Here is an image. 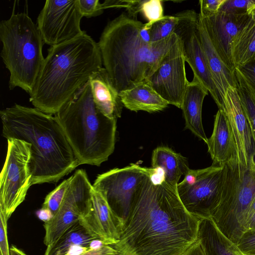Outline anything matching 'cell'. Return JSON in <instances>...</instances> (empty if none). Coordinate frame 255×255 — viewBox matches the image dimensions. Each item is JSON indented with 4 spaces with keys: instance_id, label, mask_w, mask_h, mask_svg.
Returning <instances> with one entry per match:
<instances>
[{
    "instance_id": "33",
    "label": "cell",
    "mask_w": 255,
    "mask_h": 255,
    "mask_svg": "<svg viewBox=\"0 0 255 255\" xmlns=\"http://www.w3.org/2000/svg\"><path fill=\"white\" fill-rule=\"evenodd\" d=\"M255 3V0H226L219 11L235 14L246 13Z\"/></svg>"
},
{
    "instance_id": "32",
    "label": "cell",
    "mask_w": 255,
    "mask_h": 255,
    "mask_svg": "<svg viewBox=\"0 0 255 255\" xmlns=\"http://www.w3.org/2000/svg\"><path fill=\"white\" fill-rule=\"evenodd\" d=\"M239 73L255 99V59L243 65L236 66Z\"/></svg>"
},
{
    "instance_id": "5",
    "label": "cell",
    "mask_w": 255,
    "mask_h": 255,
    "mask_svg": "<svg viewBox=\"0 0 255 255\" xmlns=\"http://www.w3.org/2000/svg\"><path fill=\"white\" fill-rule=\"evenodd\" d=\"M54 116L79 165L99 166L114 152L117 120L107 118L97 108L89 80Z\"/></svg>"
},
{
    "instance_id": "28",
    "label": "cell",
    "mask_w": 255,
    "mask_h": 255,
    "mask_svg": "<svg viewBox=\"0 0 255 255\" xmlns=\"http://www.w3.org/2000/svg\"><path fill=\"white\" fill-rule=\"evenodd\" d=\"M178 13L163 16L154 22L149 30L150 41L155 42L165 39L174 33L179 22Z\"/></svg>"
},
{
    "instance_id": "31",
    "label": "cell",
    "mask_w": 255,
    "mask_h": 255,
    "mask_svg": "<svg viewBox=\"0 0 255 255\" xmlns=\"http://www.w3.org/2000/svg\"><path fill=\"white\" fill-rule=\"evenodd\" d=\"M140 12L148 20L147 25L151 26L154 22L164 16L162 1L160 0H142Z\"/></svg>"
},
{
    "instance_id": "40",
    "label": "cell",
    "mask_w": 255,
    "mask_h": 255,
    "mask_svg": "<svg viewBox=\"0 0 255 255\" xmlns=\"http://www.w3.org/2000/svg\"><path fill=\"white\" fill-rule=\"evenodd\" d=\"M36 215L39 219L44 223L49 221L53 217L52 213L50 210L43 207L37 211Z\"/></svg>"
},
{
    "instance_id": "30",
    "label": "cell",
    "mask_w": 255,
    "mask_h": 255,
    "mask_svg": "<svg viewBox=\"0 0 255 255\" xmlns=\"http://www.w3.org/2000/svg\"><path fill=\"white\" fill-rule=\"evenodd\" d=\"M72 175L63 181L46 196L42 207L50 210L53 216L57 213L66 195Z\"/></svg>"
},
{
    "instance_id": "15",
    "label": "cell",
    "mask_w": 255,
    "mask_h": 255,
    "mask_svg": "<svg viewBox=\"0 0 255 255\" xmlns=\"http://www.w3.org/2000/svg\"><path fill=\"white\" fill-rule=\"evenodd\" d=\"M218 108L230 124L239 163L248 167L252 156L255 153V144L236 88L227 89Z\"/></svg>"
},
{
    "instance_id": "11",
    "label": "cell",
    "mask_w": 255,
    "mask_h": 255,
    "mask_svg": "<svg viewBox=\"0 0 255 255\" xmlns=\"http://www.w3.org/2000/svg\"><path fill=\"white\" fill-rule=\"evenodd\" d=\"M83 15L78 0H47L37 19L43 42L50 46L83 34L80 22Z\"/></svg>"
},
{
    "instance_id": "20",
    "label": "cell",
    "mask_w": 255,
    "mask_h": 255,
    "mask_svg": "<svg viewBox=\"0 0 255 255\" xmlns=\"http://www.w3.org/2000/svg\"><path fill=\"white\" fill-rule=\"evenodd\" d=\"M94 103L106 117L117 120L121 117L123 104L104 68L94 72L89 79Z\"/></svg>"
},
{
    "instance_id": "42",
    "label": "cell",
    "mask_w": 255,
    "mask_h": 255,
    "mask_svg": "<svg viewBox=\"0 0 255 255\" xmlns=\"http://www.w3.org/2000/svg\"><path fill=\"white\" fill-rule=\"evenodd\" d=\"M10 255H27L21 250L15 246H12L10 248Z\"/></svg>"
},
{
    "instance_id": "6",
    "label": "cell",
    "mask_w": 255,
    "mask_h": 255,
    "mask_svg": "<svg viewBox=\"0 0 255 255\" xmlns=\"http://www.w3.org/2000/svg\"><path fill=\"white\" fill-rule=\"evenodd\" d=\"M12 12L0 23V56L10 73L9 89L19 87L30 94L44 60V42L37 24L26 13Z\"/></svg>"
},
{
    "instance_id": "34",
    "label": "cell",
    "mask_w": 255,
    "mask_h": 255,
    "mask_svg": "<svg viewBox=\"0 0 255 255\" xmlns=\"http://www.w3.org/2000/svg\"><path fill=\"white\" fill-rule=\"evenodd\" d=\"M78 4L83 16L87 18L99 16L104 10L99 0H78Z\"/></svg>"
},
{
    "instance_id": "18",
    "label": "cell",
    "mask_w": 255,
    "mask_h": 255,
    "mask_svg": "<svg viewBox=\"0 0 255 255\" xmlns=\"http://www.w3.org/2000/svg\"><path fill=\"white\" fill-rule=\"evenodd\" d=\"M197 32L221 102L228 88H237L238 83L235 70L226 64L218 52L199 13Z\"/></svg>"
},
{
    "instance_id": "10",
    "label": "cell",
    "mask_w": 255,
    "mask_h": 255,
    "mask_svg": "<svg viewBox=\"0 0 255 255\" xmlns=\"http://www.w3.org/2000/svg\"><path fill=\"white\" fill-rule=\"evenodd\" d=\"M223 166L189 169L177 185L178 196L187 211L201 219L211 218L218 202Z\"/></svg>"
},
{
    "instance_id": "27",
    "label": "cell",
    "mask_w": 255,
    "mask_h": 255,
    "mask_svg": "<svg viewBox=\"0 0 255 255\" xmlns=\"http://www.w3.org/2000/svg\"><path fill=\"white\" fill-rule=\"evenodd\" d=\"M237 90L255 144V99L239 73L235 69Z\"/></svg>"
},
{
    "instance_id": "8",
    "label": "cell",
    "mask_w": 255,
    "mask_h": 255,
    "mask_svg": "<svg viewBox=\"0 0 255 255\" xmlns=\"http://www.w3.org/2000/svg\"><path fill=\"white\" fill-rule=\"evenodd\" d=\"M131 163L99 174L93 187L105 198L122 228L146 178L154 171Z\"/></svg>"
},
{
    "instance_id": "37",
    "label": "cell",
    "mask_w": 255,
    "mask_h": 255,
    "mask_svg": "<svg viewBox=\"0 0 255 255\" xmlns=\"http://www.w3.org/2000/svg\"><path fill=\"white\" fill-rule=\"evenodd\" d=\"M0 255H10L7 239V220L0 212Z\"/></svg>"
},
{
    "instance_id": "24",
    "label": "cell",
    "mask_w": 255,
    "mask_h": 255,
    "mask_svg": "<svg viewBox=\"0 0 255 255\" xmlns=\"http://www.w3.org/2000/svg\"><path fill=\"white\" fill-rule=\"evenodd\" d=\"M151 168L160 169L165 182L174 187H177L181 176H185L190 169L185 157L166 146H159L154 149Z\"/></svg>"
},
{
    "instance_id": "41",
    "label": "cell",
    "mask_w": 255,
    "mask_h": 255,
    "mask_svg": "<svg viewBox=\"0 0 255 255\" xmlns=\"http://www.w3.org/2000/svg\"><path fill=\"white\" fill-rule=\"evenodd\" d=\"M184 255H205L200 245L196 241L186 252Z\"/></svg>"
},
{
    "instance_id": "39",
    "label": "cell",
    "mask_w": 255,
    "mask_h": 255,
    "mask_svg": "<svg viewBox=\"0 0 255 255\" xmlns=\"http://www.w3.org/2000/svg\"><path fill=\"white\" fill-rule=\"evenodd\" d=\"M142 0H125L126 12L133 17H137V14L140 12V6Z\"/></svg>"
},
{
    "instance_id": "26",
    "label": "cell",
    "mask_w": 255,
    "mask_h": 255,
    "mask_svg": "<svg viewBox=\"0 0 255 255\" xmlns=\"http://www.w3.org/2000/svg\"><path fill=\"white\" fill-rule=\"evenodd\" d=\"M232 56L235 68L255 59V21L250 17L234 41Z\"/></svg>"
},
{
    "instance_id": "35",
    "label": "cell",
    "mask_w": 255,
    "mask_h": 255,
    "mask_svg": "<svg viewBox=\"0 0 255 255\" xmlns=\"http://www.w3.org/2000/svg\"><path fill=\"white\" fill-rule=\"evenodd\" d=\"M237 246L245 255H255V229L246 231Z\"/></svg>"
},
{
    "instance_id": "21",
    "label": "cell",
    "mask_w": 255,
    "mask_h": 255,
    "mask_svg": "<svg viewBox=\"0 0 255 255\" xmlns=\"http://www.w3.org/2000/svg\"><path fill=\"white\" fill-rule=\"evenodd\" d=\"M208 90L195 76L189 82L183 99L181 109L185 121V128L190 130L206 144L208 138L204 130L202 109L204 99L208 95Z\"/></svg>"
},
{
    "instance_id": "17",
    "label": "cell",
    "mask_w": 255,
    "mask_h": 255,
    "mask_svg": "<svg viewBox=\"0 0 255 255\" xmlns=\"http://www.w3.org/2000/svg\"><path fill=\"white\" fill-rule=\"evenodd\" d=\"M79 222L91 234L109 242L112 246L119 240L122 225L103 196L94 188L91 202Z\"/></svg>"
},
{
    "instance_id": "29",
    "label": "cell",
    "mask_w": 255,
    "mask_h": 255,
    "mask_svg": "<svg viewBox=\"0 0 255 255\" xmlns=\"http://www.w3.org/2000/svg\"><path fill=\"white\" fill-rule=\"evenodd\" d=\"M108 241L97 239L89 246H74L65 255H118V252Z\"/></svg>"
},
{
    "instance_id": "2",
    "label": "cell",
    "mask_w": 255,
    "mask_h": 255,
    "mask_svg": "<svg viewBox=\"0 0 255 255\" xmlns=\"http://www.w3.org/2000/svg\"><path fill=\"white\" fill-rule=\"evenodd\" d=\"M150 27L124 12L109 21L101 34L98 44L103 64L119 93L146 81L178 39L174 33L151 42Z\"/></svg>"
},
{
    "instance_id": "36",
    "label": "cell",
    "mask_w": 255,
    "mask_h": 255,
    "mask_svg": "<svg viewBox=\"0 0 255 255\" xmlns=\"http://www.w3.org/2000/svg\"><path fill=\"white\" fill-rule=\"evenodd\" d=\"M226 0H200V12L205 16L217 13Z\"/></svg>"
},
{
    "instance_id": "9",
    "label": "cell",
    "mask_w": 255,
    "mask_h": 255,
    "mask_svg": "<svg viewBox=\"0 0 255 255\" xmlns=\"http://www.w3.org/2000/svg\"><path fill=\"white\" fill-rule=\"evenodd\" d=\"M5 160L0 176V212L8 220L24 200L32 185L29 164L31 144L18 139H8Z\"/></svg>"
},
{
    "instance_id": "16",
    "label": "cell",
    "mask_w": 255,
    "mask_h": 255,
    "mask_svg": "<svg viewBox=\"0 0 255 255\" xmlns=\"http://www.w3.org/2000/svg\"><path fill=\"white\" fill-rule=\"evenodd\" d=\"M199 13L218 52L226 64L235 70L232 56L233 42L250 16L247 13L235 14L222 11L209 16Z\"/></svg>"
},
{
    "instance_id": "14",
    "label": "cell",
    "mask_w": 255,
    "mask_h": 255,
    "mask_svg": "<svg viewBox=\"0 0 255 255\" xmlns=\"http://www.w3.org/2000/svg\"><path fill=\"white\" fill-rule=\"evenodd\" d=\"M179 22L174 33L179 38L182 52L186 61L201 84L208 90L218 107V93L208 69L197 32L199 13L194 10L178 12Z\"/></svg>"
},
{
    "instance_id": "1",
    "label": "cell",
    "mask_w": 255,
    "mask_h": 255,
    "mask_svg": "<svg viewBox=\"0 0 255 255\" xmlns=\"http://www.w3.org/2000/svg\"><path fill=\"white\" fill-rule=\"evenodd\" d=\"M200 220L184 207L177 187L154 169L112 246L118 255H184L197 241Z\"/></svg>"
},
{
    "instance_id": "43",
    "label": "cell",
    "mask_w": 255,
    "mask_h": 255,
    "mask_svg": "<svg viewBox=\"0 0 255 255\" xmlns=\"http://www.w3.org/2000/svg\"><path fill=\"white\" fill-rule=\"evenodd\" d=\"M247 13L255 21V3L249 9Z\"/></svg>"
},
{
    "instance_id": "7",
    "label": "cell",
    "mask_w": 255,
    "mask_h": 255,
    "mask_svg": "<svg viewBox=\"0 0 255 255\" xmlns=\"http://www.w3.org/2000/svg\"><path fill=\"white\" fill-rule=\"evenodd\" d=\"M255 197V153L248 167L241 165L238 159L225 164L218 204L211 219L236 245L246 232V216Z\"/></svg>"
},
{
    "instance_id": "25",
    "label": "cell",
    "mask_w": 255,
    "mask_h": 255,
    "mask_svg": "<svg viewBox=\"0 0 255 255\" xmlns=\"http://www.w3.org/2000/svg\"><path fill=\"white\" fill-rule=\"evenodd\" d=\"M99 239L91 234L79 221L69 228L53 244L47 247L44 255H65L76 246H89Z\"/></svg>"
},
{
    "instance_id": "12",
    "label": "cell",
    "mask_w": 255,
    "mask_h": 255,
    "mask_svg": "<svg viewBox=\"0 0 255 255\" xmlns=\"http://www.w3.org/2000/svg\"><path fill=\"white\" fill-rule=\"evenodd\" d=\"M93 185L86 171L78 169L72 175L68 191L57 213L43 226L44 243L53 244L72 226L78 222L92 198Z\"/></svg>"
},
{
    "instance_id": "38",
    "label": "cell",
    "mask_w": 255,
    "mask_h": 255,
    "mask_svg": "<svg viewBox=\"0 0 255 255\" xmlns=\"http://www.w3.org/2000/svg\"><path fill=\"white\" fill-rule=\"evenodd\" d=\"M245 229L246 231L255 229V197L249 208L246 216Z\"/></svg>"
},
{
    "instance_id": "19",
    "label": "cell",
    "mask_w": 255,
    "mask_h": 255,
    "mask_svg": "<svg viewBox=\"0 0 255 255\" xmlns=\"http://www.w3.org/2000/svg\"><path fill=\"white\" fill-rule=\"evenodd\" d=\"M212 165L223 166L238 159L236 142L230 124L223 111L215 116L213 130L207 143Z\"/></svg>"
},
{
    "instance_id": "22",
    "label": "cell",
    "mask_w": 255,
    "mask_h": 255,
    "mask_svg": "<svg viewBox=\"0 0 255 255\" xmlns=\"http://www.w3.org/2000/svg\"><path fill=\"white\" fill-rule=\"evenodd\" d=\"M197 242L205 255H245L220 231L211 218L200 220Z\"/></svg>"
},
{
    "instance_id": "13",
    "label": "cell",
    "mask_w": 255,
    "mask_h": 255,
    "mask_svg": "<svg viewBox=\"0 0 255 255\" xmlns=\"http://www.w3.org/2000/svg\"><path fill=\"white\" fill-rule=\"evenodd\" d=\"M181 41L178 37L157 69L146 80L169 104L180 109L189 83Z\"/></svg>"
},
{
    "instance_id": "4",
    "label": "cell",
    "mask_w": 255,
    "mask_h": 255,
    "mask_svg": "<svg viewBox=\"0 0 255 255\" xmlns=\"http://www.w3.org/2000/svg\"><path fill=\"white\" fill-rule=\"evenodd\" d=\"M102 64L98 43L86 32L50 46L29 101L42 112L55 115Z\"/></svg>"
},
{
    "instance_id": "23",
    "label": "cell",
    "mask_w": 255,
    "mask_h": 255,
    "mask_svg": "<svg viewBox=\"0 0 255 255\" xmlns=\"http://www.w3.org/2000/svg\"><path fill=\"white\" fill-rule=\"evenodd\" d=\"M119 96L123 106L134 112H157L163 110L169 105L146 81L120 92Z\"/></svg>"
},
{
    "instance_id": "3",
    "label": "cell",
    "mask_w": 255,
    "mask_h": 255,
    "mask_svg": "<svg viewBox=\"0 0 255 255\" xmlns=\"http://www.w3.org/2000/svg\"><path fill=\"white\" fill-rule=\"evenodd\" d=\"M2 135L31 144L32 185L56 183L79 162L56 117L17 104L0 111Z\"/></svg>"
}]
</instances>
